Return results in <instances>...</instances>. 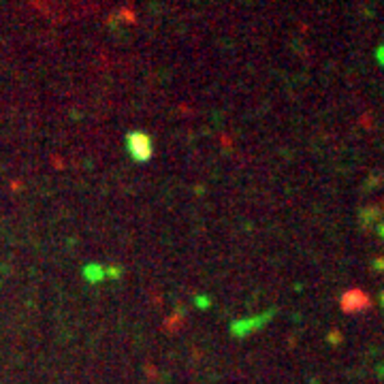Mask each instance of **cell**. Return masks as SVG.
<instances>
[{
    "mask_svg": "<svg viewBox=\"0 0 384 384\" xmlns=\"http://www.w3.org/2000/svg\"><path fill=\"white\" fill-rule=\"evenodd\" d=\"M340 303L346 314H357V312H365L371 305V299L361 288H350L342 295Z\"/></svg>",
    "mask_w": 384,
    "mask_h": 384,
    "instance_id": "2",
    "label": "cell"
},
{
    "mask_svg": "<svg viewBox=\"0 0 384 384\" xmlns=\"http://www.w3.org/2000/svg\"><path fill=\"white\" fill-rule=\"evenodd\" d=\"M126 148H128V154H131L135 160L143 162V160H150L152 154H154V146H152V139L150 135L146 133H131L126 137Z\"/></svg>",
    "mask_w": 384,
    "mask_h": 384,
    "instance_id": "1",
    "label": "cell"
},
{
    "mask_svg": "<svg viewBox=\"0 0 384 384\" xmlns=\"http://www.w3.org/2000/svg\"><path fill=\"white\" fill-rule=\"evenodd\" d=\"M271 314H265V316H261V318H250V320H241V323H235L233 325V333L235 335H239V338H243V335H248V331H252V329H256L261 323H265V320L269 318Z\"/></svg>",
    "mask_w": 384,
    "mask_h": 384,
    "instance_id": "3",
    "label": "cell"
},
{
    "mask_svg": "<svg viewBox=\"0 0 384 384\" xmlns=\"http://www.w3.org/2000/svg\"><path fill=\"white\" fill-rule=\"evenodd\" d=\"M84 278H86L88 282H101V280L107 278V269L101 267V265H88V267L84 269Z\"/></svg>",
    "mask_w": 384,
    "mask_h": 384,
    "instance_id": "4",
    "label": "cell"
},
{
    "mask_svg": "<svg viewBox=\"0 0 384 384\" xmlns=\"http://www.w3.org/2000/svg\"><path fill=\"white\" fill-rule=\"evenodd\" d=\"M380 233H382V237H384V226H382V229H380Z\"/></svg>",
    "mask_w": 384,
    "mask_h": 384,
    "instance_id": "5",
    "label": "cell"
},
{
    "mask_svg": "<svg viewBox=\"0 0 384 384\" xmlns=\"http://www.w3.org/2000/svg\"><path fill=\"white\" fill-rule=\"evenodd\" d=\"M382 303H384V295H382Z\"/></svg>",
    "mask_w": 384,
    "mask_h": 384,
    "instance_id": "6",
    "label": "cell"
}]
</instances>
